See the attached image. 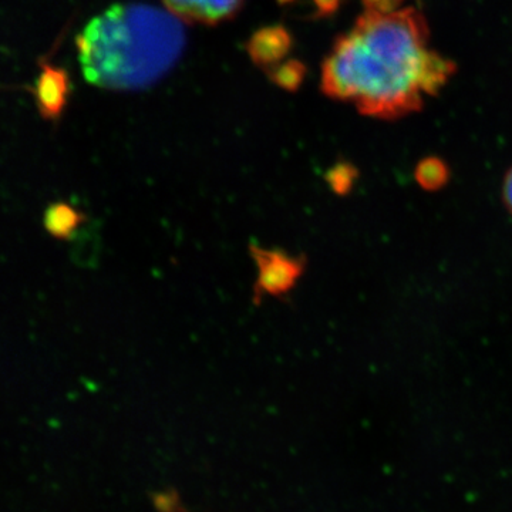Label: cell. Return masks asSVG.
Segmentation results:
<instances>
[{"label": "cell", "instance_id": "cell-11", "mask_svg": "<svg viewBox=\"0 0 512 512\" xmlns=\"http://www.w3.org/2000/svg\"><path fill=\"white\" fill-rule=\"evenodd\" d=\"M403 0H363L366 10L373 12H393Z\"/></svg>", "mask_w": 512, "mask_h": 512}, {"label": "cell", "instance_id": "cell-13", "mask_svg": "<svg viewBox=\"0 0 512 512\" xmlns=\"http://www.w3.org/2000/svg\"><path fill=\"white\" fill-rule=\"evenodd\" d=\"M313 3L322 15H328L338 8L339 0H313Z\"/></svg>", "mask_w": 512, "mask_h": 512}, {"label": "cell", "instance_id": "cell-2", "mask_svg": "<svg viewBox=\"0 0 512 512\" xmlns=\"http://www.w3.org/2000/svg\"><path fill=\"white\" fill-rule=\"evenodd\" d=\"M184 43L183 26L174 15L143 3L111 6L76 39L87 82L107 90L156 83L177 62Z\"/></svg>", "mask_w": 512, "mask_h": 512}, {"label": "cell", "instance_id": "cell-8", "mask_svg": "<svg viewBox=\"0 0 512 512\" xmlns=\"http://www.w3.org/2000/svg\"><path fill=\"white\" fill-rule=\"evenodd\" d=\"M414 177L424 191H439L450 180V168L439 157H427L417 164Z\"/></svg>", "mask_w": 512, "mask_h": 512}, {"label": "cell", "instance_id": "cell-3", "mask_svg": "<svg viewBox=\"0 0 512 512\" xmlns=\"http://www.w3.org/2000/svg\"><path fill=\"white\" fill-rule=\"evenodd\" d=\"M249 255L255 261L258 276L252 289V303L258 306L266 296L288 295L305 272V259L286 254L281 249H268L249 244Z\"/></svg>", "mask_w": 512, "mask_h": 512}, {"label": "cell", "instance_id": "cell-6", "mask_svg": "<svg viewBox=\"0 0 512 512\" xmlns=\"http://www.w3.org/2000/svg\"><path fill=\"white\" fill-rule=\"evenodd\" d=\"M291 47L292 39L288 30L282 26H269L252 35L247 49L256 66L271 70L288 55Z\"/></svg>", "mask_w": 512, "mask_h": 512}, {"label": "cell", "instance_id": "cell-10", "mask_svg": "<svg viewBox=\"0 0 512 512\" xmlns=\"http://www.w3.org/2000/svg\"><path fill=\"white\" fill-rule=\"evenodd\" d=\"M356 177L357 171L352 164L339 163L330 168L328 174H326V181H328L330 190L335 194L345 195L352 191Z\"/></svg>", "mask_w": 512, "mask_h": 512}, {"label": "cell", "instance_id": "cell-1", "mask_svg": "<svg viewBox=\"0 0 512 512\" xmlns=\"http://www.w3.org/2000/svg\"><path fill=\"white\" fill-rule=\"evenodd\" d=\"M454 70L456 64L431 49L419 10H366L326 57L322 92L365 116L399 119L419 111Z\"/></svg>", "mask_w": 512, "mask_h": 512}, {"label": "cell", "instance_id": "cell-7", "mask_svg": "<svg viewBox=\"0 0 512 512\" xmlns=\"http://www.w3.org/2000/svg\"><path fill=\"white\" fill-rule=\"evenodd\" d=\"M86 222V215L69 202H52L43 215V227L50 237L67 241Z\"/></svg>", "mask_w": 512, "mask_h": 512}, {"label": "cell", "instance_id": "cell-5", "mask_svg": "<svg viewBox=\"0 0 512 512\" xmlns=\"http://www.w3.org/2000/svg\"><path fill=\"white\" fill-rule=\"evenodd\" d=\"M69 77L63 69L43 64L35 84V100L43 119L57 120L66 106Z\"/></svg>", "mask_w": 512, "mask_h": 512}, {"label": "cell", "instance_id": "cell-9", "mask_svg": "<svg viewBox=\"0 0 512 512\" xmlns=\"http://www.w3.org/2000/svg\"><path fill=\"white\" fill-rule=\"evenodd\" d=\"M306 67L298 60H288L281 66L272 67L269 77L286 92H296L305 79Z\"/></svg>", "mask_w": 512, "mask_h": 512}, {"label": "cell", "instance_id": "cell-14", "mask_svg": "<svg viewBox=\"0 0 512 512\" xmlns=\"http://www.w3.org/2000/svg\"><path fill=\"white\" fill-rule=\"evenodd\" d=\"M282 2H288V0H282Z\"/></svg>", "mask_w": 512, "mask_h": 512}, {"label": "cell", "instance_id": "cell-4", "mask_svg": "<svg viewBox=\"0 0 512 512\" xmlns=\"http://www.w3.org/2000/svg\"><path fill=\"white\" fill-rule=\"evenodd\" d=\"M244 0H163L175 18L188 23L218 25L234 18Z\"/></svg>", "mask_w": 512, "mask_h": 512}, {"label": "cell", "instance_id": "cell-12", "mask_svg": "<svg viewBox=\"0 0 512 512\" xmlns=\"http://www.w3.org/2000/svg\"><path fill=\"white\" fill-rule=\"evenodd\" d=\"M503 201L505 207L508 208V211L512 214V167L510 171H508L507 175L504 178L503 185Z\"/></svg>", "mask_w": 512, "mask_h": 512}]
</instances>
